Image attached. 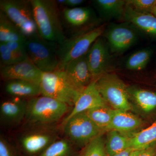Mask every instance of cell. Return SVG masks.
<instances>
[{
    "label": "cell",
    "instance_id": "obj_1",
    "mask_svg": "<svg viewBox=\"0 0 156 156\" xmlns=\"http://www.w3.org/2000/svg\"><path fill=\"white\" fill-rule=\"evenodd\" d=\"M39 36L43 40L61 44L66 39L57 4L53 0H30Z\"/></svg>",
    "mask_w": 156,
    "mask_h": 156
},
{
    "label": "cell",
    "instance_id": "obj_2",
    "mask_svg": "<svg viewBox=\"0 0 156 156\" xmlns=\"http://www.w3.org/2000/svg\"><path fill=\"white\" fill-rule=\"evenodd\" d=\"M66 104L40 95L27 99L25 121L31 127L51 126L61 119L68 111Z\"/></svg>",
    "mask_w": 156,
    "mask_h": 156
},
{
    "label": "cell",
    "instance_id": "obj_3",
    "mask_svg": "<svg viewBox=\"0 0 156 156\" xmlns=\"http://www.w3.org/2000/svg\"><path fill=\"white\" fill-rule=\"evenodd\" d=\"M41 95L51 98L74 106L83 91L70 79L64 70H57L51 72H42L40 84Z\"/></svg>",
    "mask_w": 156,
    "mask_h": 156
},
{
    "label": "cell",
    "instance_id": "obj_4",
    "mask_svg": "<svg viewBox=\"0 0 156 156\" xmlns=\"http://www.w3.org/2000/svg\"><path fill=\"white\" fill-rule=\"evenodd\" d=\"M105 30L104 25L66 38L57 46V54L59 60L58 70H63L70 62L87 54L93 43L103 34Z\"/></svg>",
    "mask_w": 156,
    "mask_h": 156
},
{
    "label": "cell",
    "instance_id": "obj_5",
    "mask_svg": "<svg viewBox=\"0 0 156 156\" xmlns=\"http://www.w3.org/2000/svg\"><path fill=\"white\" fill-rule=\"evenodd\" d=\"M0 11L27 38L40 37L30 0H1Z\"/></svg>",
    "mask_w": 156,
    "mask_h": 156
},
{
    "label": "cell",
    "instance_id": "obj_6",
    "mask_svg": "<svg viewBox=\"0 0 156 156\" xmlns=\"http://www.w3.org/2000/svg\"><path fill=\"white\" fill-rule=\"evenodd\" d=\"M96 87L108 105L118 110L132 109L128 87L116 74L106 73L96 80Z\"/></svg>",
    "mask_w": 156,
    "mask_h": 156
},
{
    "label": "cell",
    "instance_id": "obj_7",
    "mask_svg": "<svg viewBox=\"0 0 156 156\" xmlns=\"http://www.w3.org/2000/svg\"><path fill=\"white\" fill-rule=\"evenodd\" d=\"M66 138L75 146L85 147L104 132L89 119L85 112L74 116L62 125Z\"/></svg>",
    "mask_w": 156,
    "mask_h": 156
},
{
    "label": "cell",
    "instance_id": "obj_8",
    "mask_svg": "<svg viewBox=\"0 0 156 156\" xmlns=\"http://www.w3.org/2000/svg\"><path fill=\"white\" fill-rule=\"evenodd\" d=\"M26 46L29 58L42 72L58 70L57 44L37 37L27 38Z\"/></svg>",
    "mask_w": 156,
    "mask_h": 156
},
{
    "label": "cell",
    "instance_id": "obj_9",
    "mask_svg": "<svg viewBox=\"0 0 156 156\" xmlns=\"http://www.w3.org/2000/svg\"><path fill=\"white\" fill-rule=\"evenodd\" d=\"M58 135L51 126L32 127L20 136L19 144L27 155L37 156L58 139Z\"/></svg>",
    "mask_w": 156,
    "mask_h": 156
},
{
    "label": "cell",
    "instance_id": "obj_10",
    "mask_svg": "<svg viewBox=\"0 0 156 156\" xmlns=\"http://www.w3.org/2000/svg\"><path fill=\"white\" fill-rule=\"evenodd\" d=\"M113 53H120L128 50L136 43L137 35L135 31L125 24H114L105 33Z\"/></svg>",
    "mask_w": 156,
    "mask_h": 156
},
{
    "label": "cell",
    "instance_id": "obj_11",
    "mask_svg": "<svg viewBox=\"0 0 156 156\" xmlns=\"http://www.w3.org/2000/svg\"><path fill=\"white\" fill-rule=\"evenodd\" d=\"M87 63L93 80H96L105 74L108 67L110 54L103 39L99 37L86 54Z\"/></svg>",
    "mask_w": 156,
    "mask_h": 156
},
{
    "label": "cell",
    "instance_id": "obj_12",
    "mask_svg": "<svg viewBox=\"0 0 156 156\" xmlns=\"http://www.w3.org/2000/svg\"><path fill=\"white\" fill-rule=\"evenodd\" d=\"M1 67V76L5 81L21 80L40 85L42 72L29 58Z\"/></svg>",
    "mask_w": 156,
    "mask_h": 156
},
{
    "label": "cell",
    "instance_id": "obj_13",
    "mask_svg": "<svg viewBox=\"0 0 156 156\" xmlns=\"http://www.w3.org/2000/svg\"><path fill=\"white\" fill-rule=\"evenodd\" d=\"M96 87V80L92 81L81 93L72 110L63 119L62 125L72 117L95 108L108 106Z\"/></svg>",
    "mask_w": 156,
    "mask_h": 156
},
{
    "label": "cell",
    "instance_id": "obj_14",
    "mask_svg": "<svg viewBox=\"0 0 156 156\" xmlns=\"http://www.w3.org/2000/svg\"><path fill=\"white\" fill-rule=\"evenodd\" d=\"M27 99L12 97L0 105V118L3 124L16 126L24 121L27 111Z\"/></svg>",
    "mask_w": 156,
    "mask_h": 156
},
{
    "label": "cell",
    "instance_id": "obj_15",
    "mask_svg": "<svg viewBox=\"0 0 156 156\" xmlns=\"http://www.w3.org/2000/svg\"><path fill=\"white\" fill-rule=\"evenodd\" d=\"M63 70L73 82L81 89H85L93 81L87 63L86 54L70 62Z\"/></svg>",
    "mask_w": 156,
    "mask_h": 156
},
{
    "label": "cell",
    "instance_id": "obj_16",
    "mask_svg": "<svg viewBox=\"0 0 156 156\" xmlns=\"http://www.w3.org/2000/svg\"><path fill=\"white\" fill-rule=\"evenodd\" d=\"M123 18L147 33L156 36V17L152 13L137 11L126 2Z\"/></svg>",
    "mask_w": 156,
    "mask_h": 156
},
{
    "label": "cell",
    "instance_id": "obj_17",
    "mask_svg": "<svg viewBox=\"0 0 156 156\" xmlns=\"http://www.w3.org/2000/svg\"><path fill=\"white\" fill-rule=\"evenodd\" d=\"M142 121L131 113L115 110L114 115L105 131L114 130L126 134H130L140 128Z\"/></svg>",
    "mask_w": 156,
    "mask_h": 156
},
{
    "label": "cell",
    "instance_id": "obj_18",
    "mask_svg": "<svg viewBox=\"0 0 156 156\" xmlns=\"http://www.w3.org/2000/svg\"><path fill=\"white\" fill-rule=\"evenodd\" d=\"M5 90L12 97L30 99L41 95L40 85L21 80L5 81Z\"/></svg>",
    "mask_w": 156,
    "mask_h": 156
},
{
    "label": "cell",
    "instance_id": "obj_19",
    "mask_svg": "<svg viewBox=\"0 0 156 156\" xmlns=\"http://www.w3.org/2000/svg\"><path fill=\"white\" fill-rule=\"evenodd\" d=\"M62 14L67 25L74 28L88 24L92 16V10L87 7L65 8L62 11Z\"/></svg>",
    "mask_w": 156,
    "mask_h": 156
},
{
    "label": "cell",
    "instance_id": "obj_20",
    "mask_svg": "<svg viewBox=\"0 0 156 156\" xmlns=\"http://www.w3.org/2000/svg\"><path fill=\"white\" fill-rule=\"evenodd\" d=\"M130 99H132L143 111L150 112L156 108V92L137 88H128Z\"/></svg>",
    "mask_w": 156,
    "mask_h": 156
},
{
    "label": "cell",
    "instance_id": "obj_21",
    "mask_svg": "<svg viewBox=\"0 0 156 156\" xmlns=\"http://www.w3.org/2000/svg\"><path fill=\"white\" fill-rule=\"evenodd\" d=\"M27 38L13 23L0 11V43L18 41L25 43Z\"/></svg>",
    "mask_w": 156,
    "mask_h": 156
},
{
    "label": "cell",
    "instance_id": "obj_22",
    "mask_svg": "<svg viewBox=\"0 0 156 156\" xmlns=\"http://www.w3.org/2000/svg\"><path fill=\"white\" fill-rule=\"evenodd\" d=\"M131 135L114 130L108 131L105 140V148L108 155H112L130 148Z\"/></svg>",
    "mask_w": 156,
    "mask_h": 156
},
{
    "label": "cell",
    "instance_id": "obj_23",
    "mask_svg": "<svg viewBox=\"0 0 156 156\" xmlns=\"http://www.w3.org/2000/svg\"><path fill=\"white\" fill-rule=\"evenodd\" d=\"M156 143V120L152 125L142 131L131 134L130 147L134 150L142 149Z\"/></svg>",
    "mask_w": 156,
    "mask_h": 156
},
{
    "label": "cell",
    "instance_id": "obj_24",
    "mask_svg": "<svg viewBox=\"0 0 156 156\" xmlns=\"http://www.w3.org/2000/svg\"><path fill=\"white\" fill-rule=\"evenodd\" d=\"M93 3L105 17H122L124 16L126 1L123 0H96Z\"/></svg>",
    "mask_w": 156,
    "mask_h": 156
},
{
    "label": "cell",
    "instance_id": "obj_25",
    "mask_svg": "<svg viewBox=\"0 0 156 156\" xmlns=\"http://www.w3.org/2000/svg\"><path fill=\"white\" fill-rule=\"evenodd\" d=\"M115 110L108 106L95 108L85 112L95 125L105 131L111 122Z\"/></svg>",
    "mask_w": 156,
    "mask_h": 156
},
{
    "label": "cell",
    "instance_id": "obj_26",
    "mask_svg": "<svg viewBox=\"0 0 156 156\" xmlns=\"http://www.w3.org/2000/svg\"><path fill=\"white\" fill-rule=\"evenodd\" d=\"M74 147L66 137L58 138L37 156H76Z\"/></svg>",
    "mask_w": 156,
    "mask_h": 156
},
{
    "label": "cell",
    "instance_id": "obj_27",
    "mask_svg": "<svg viewBox=\"0 0 156 156\" xmlns=\"http://www.w3.org/2000/svg\"><path fill=\"white\" fill-rule=\"evenodd\" d=\"M151 50L144 49L138 50L128 57L126 66L128 69L138 71L144 69L150 60Z\"/></svg>",
    "mask_w": 156,
    "mask_h": 156
},
{
    "label": "cell",
    "instance_id": "obj_28",
    "mask_svg": "<svg viewBox=\"0 0 156 156\" xmlns=\"http://www.w3.org/2000/svg\"><path fill=\"white\" fill-rule=\"evenodd\" d=\"M103 134L95 137L85 147L80 156H108Z\"/></svg>",
    "mask_w": 156,
    "mask_h": 156
},
{
    "label": "cell",
    "instance_id": "obj_29",
    "mask_svg": "<svg viewBox=\"0 0 156 156\" xmlns=\"http://www.w3.org/2000/svg\"><path fill=\"white\" fill-rule=\"evenodd\" d=\"M0 57L1 67L11 65L22 61L9 50L4 43H0Z\"/></svg>",
    "mask_w": 156,
    "mask_h": 156
},
{
    "label": "cell",
    "instance_id": "obj_30",
    "mask_svg": "<svg viewBox=\"0 0 156 156\" xmlns=\"http://www.w3.org/2000/svg\"><path fill=\"white\" fill-rule=\"evenodd\" d=\"M26 42L13 41L4 43L6 44L9 50L15 54L20 59L23 61L29 58L27 51Z\"/></svg>",
    "mask_w": 156,
    "mask_h": 156
},
{
    "label": "cell",
    "instance_id": "obj_31",
    "mask_svg": "<svg viewBox=\"0 0 156 156\" xmlns=\"http://www.w3.org/2000/svg\"><path fill=\"white\" fill-rule=\"evenodd\" d=\"M126 2L137 11L151 13L156 0H129Z\"/></svg>",
    "mask_w": 156,
    "mask_h": 156
},
{
    "label": "cell",
    "instance_id": "obj_32",
    "mask_svg": "<svg viewBox=\"0 0 156 156\" xmlns=\"http://www.w3.org/2000/svg\"><path fill=\"white\" fill-rule=\"evenodd\" d=\"M0 156H16L11 144L2 136L0 138Z\"/></svg>",
    "mask_w": 156,
    "mask_h": 156
},
{
    "label": "cell",
    "instance_id": "obj_33",
    "mask_svg": "<svg viewBox=\"0 0 156 156\" xmlns=\"http://www.w3.org/2000/svg\"><path fill=\"white\" fill-rule=\"evenodd\" d=\"M131 156H156V143L145 148L134 150Z\"/></svg>",
    "mask_w": 156,
    "mask_h": 156
},
{
    "label": "cell",
    "instance_id": "obj_34",
    "mask_svg": "<svg viewBox=\"0 0 156 156\" xmlns=\"http://www.w3.org/2000/svg\"><path fill=\"white\" fill-rule=\"evenodd\" d=\"M85 2L84 0H66L65 5L69 8H76L79 7Z\"/></svg>",
    "mask_w": 156,
    "mask_h": 156
},
{
    "label": "cell",
    "instance_id": "obj_35",
    "mask_svg": "<svg viewBox=\"0 0 156 156\" xmlns=\"http://www.w3.org/2000/svg\"><path fill=\"white\" fill-rule=\"evenodd\" d=\"M134 149L132 148H128L120 152L110 156H131Z\"/></svg>",
    "mask_w": 156,
    "mask_h": 156
},
{
    "label": "cell",
    "instance_id": "obj_36",
    "mask_svg": "<svg viewBox=\"0 0 156 156\" xmlns=\"http://www.w3.org/2000/svg\"><path fill=\"white\" fill-rule=\"evenodd\" d=\"M66 2V0H57V1H56L57 4L59 5H65Z\"/></svg>",
    "mask_w": 156,
    "mask_h": 156
},
{
    "label": "cell",
    "instance_id": "obj_37",
    "mask_svg": "<svg viewBox=\"0 0 156 156\" xmlns=\"http://www.w3.org/2000/svg\"><path fill=\"white\" fill-rule=\"evenodd\" d=\"M151 13L156 17V2L154 6L153 9H152Z\"/></svg>",
    "mask_w": 156,
    "mask_h": 156
}]
</instances>
